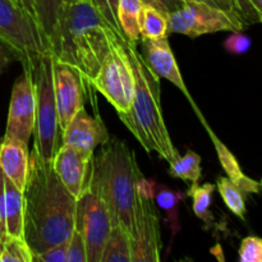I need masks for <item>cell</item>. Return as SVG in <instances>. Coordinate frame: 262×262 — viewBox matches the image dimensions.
Listing matches in <instances>:
<instances>
[{"label":"cell","mask_w":262,"mask_h":262,"mask_svg":"<svg viewBox=\"0 0 262 262\" xmlns=\"http://www.w3.org/2000/svg\"><path fill=\"white\" fill-rule=\"evenodd\" d=\"M25 201V241L33 256L67 242L74 232L76 205L53 166L35 151L30 154Z\"/></svg>","instance_id":"1"},{"label":"cell","mask_w":262,"mask_h":262,"mask_svg":"<svg viewBox=\"0 0 262 262\" xmlns=\"http://www.w3.org/2000/svg\"><path fill=\"white\" fill-rule=\"evenodd\" d=\"M122 36L104 19L91 0L66 3L48 43L53 59L76 69L90 84L114 40Z\"/></svg>","instance_id":"2"},{"label":"cell","mask_w":262,"mask_h":262,"mask_svg":"<svg viewBox=\"0 0 262 262\" xmlns=\"http://www.w3.org/2000/svg\"><path fill=\"white\" fill-rule=\"evenodd\" d=\"M124 43L135 72V96L129 110L118 115L146 152H156L170 164L181 155L174 147L164 120L160 78L138 53L137 43L128 41Z\"/></svg>","instance_id":"3"},{"label":"cell","mask_w":262,"mask_h":262,"mask_svg":"<svg viewBox=\"0 0 262 262\" xmlns=\"http://www.w3.org/2000/svg\"><path fill=\"white\" fill-rule=\"evenodd\" d=\"M141 177L135 152L122 141L109 140L96 156H92L90 182L101 196L113 227L120 225L129 235Z\"/></svg>","instance_id":"4"},{"label":"cell","mask_w":262,"mask_h":262,"mask_svg":"<svg viewBox=\"0 0 262 262\" xmlns=\"http://www.w3.org/2000/svg\"><path fill=\"white\" fill-rule=\"evenodd\" d=\"M33 84L36 92V120L33 151L45 160H53L63 146V130L59 123L53 81V58L41 54L36 63Z\"/></svg>","instance_id":"5"},{"label":"cell","mask_w":262,"mask_h":262,"mask_svg":"<svg viewBox=\"0 0 262 262\" xmlns=\"http://www.w3.org/2000/svg\"><path fill=\"white\" fill-rule=\"evenodd\" d=\"M155 183L141 177L137 182V197L130 233L132 262H159L161 260V229L158 205L154 199Z\"/></svg>","instance_id":"6"},{"label":"cell","mask_w":262,"mask_h":262,"mask_svg":"<svg viewBox=\"0 0 262 262\" xmlns=\"http://www.w3.org/2000/svg\"><path fill=\"white\" fill-rule=\"evenodd\" d=\"M124 41L123 36L115 38L99 73L90 83L113 105L118 114L129 110L135 96V72Z\"/></svg>","instance_id":"7"},{"label":"cell","mask_w":262,"mask_h":262,"mask_svg":"<svg viewBox=\"0 0 262 262\" xmlns=\"http://www.w3.org/2000/svg\"><path fill=\"white\" fill-rule=\"evenodd\" d=\"M168 23L169 33H182L192 38L222 31H243L248 27L235 12L196 0H183L179 9L168 14Z\"/></svg>","instance_id":"8"},{"label":"cell","mask_w":262,"mask_h":262,"mask_svg":"<svg viewBox=\"0 0 262 262\" xmlns=\"http://www.w3.org/2000/svg\"><path fill=\"white\" fill-rule=\"evenodd\" d=\"M112 228L109 211L96 187L89 181L83 193L77 199L74 222V230L82 235L86 245L87 262H101Z\"/></svg>","instance_id":"9"},{"label":"cell","mask_w":262,"mask_h":262,"mask_svg":"<svg viewBox=\"0 0 262 262\" xmlns=\"http://www.w3.org/2000/svg\"><path fill=\"white\" fill-rule=\"evenodd\" d=\"M36 120V92L32 71L23 68L22 74L13 84L8 113L5 138L30 142Z\"/></svg>","instance_id":"10"},{"label":"cell","mask_w":262,"mask_h":262,"mask_svg":"<svg viewBox=\"0 0 262 262\" xmlns=\"http://www.w3.org/2000/svg\"><path fill=\"white\" fill-rule=\"evenodd\" d=\"M53 81L59 123L61 130H64L76 113L83 107L86 83L76 69L55 59H53Z\"/></svg>","instance_id":"11"},{"label":"cell","mask_w":262,"mask_h":262,"mask_svg":"<svg viewBox=\"0 0 262 262\" xmlns=\"http://www.w3.org/2000/svg\"><path fill=\"white\" fill-rule=\"evenodd\" d=\"M143 48V58H145L146 63L151 68V71L159 77V78H164L166 81L171 82L177 89L181 90L183 92L184 96L187 97L191 105L193 106L194 112L199 115L200 120L204 124V127H207V122L205 120L204 115L200 112L199 106L194 104L193 97L189 94L188 89H187L184 79L182 77L181 71H179L178 63L176 60L173 51H171L170 45H169L168 37L163 38H141Z\"/></svg>","instance_id":"12"},{"label":"cell","mask_w":262,"mask_h":262,"mask_svg":"<svg viewBox=\"0 0 262 262\" xmlns=\"http://www.w3.org/2000/svg\"><path fill=\"white\" fill-rule=\"evenodd\" d=\"M92 156L94 154L67 145L61 146L54 156V170L74 199H78L89 184Z\"/></svg>","instance_id":"13"},{"label":"cell","mask_w":262,"mask_h":262,"mask_svg":"<svg viewBox=\"0 0 262 262\" xmlns=\"http://www.w3.org/2000/svg\"><path fill=\"white\" fill-rule=\"evenodd\" d=\"M110 140L109 132L101 118H94L81 107L63 130V145L94 154L99 146Z\"/></svg>","instance_id":"14"},{"label":"cell","mask_w":262,"mask_h":262,"mask_svg":"<svg viewBox=\"0 0 262 262\" xmlns=\"http://www.w3.org/2000/svg\"><path fill=\"white\" fill-rule=\"evenodd\" d=\"M0 168L4 176L23 192L30 168L27 143L4 137L0 145Z\"/></svg>","instance_id":"15"},{"label":"cell","mask_w":262,"mask_h":262,"mask_svg":"<svg viewBox=\"0 0 262 262\" xmlns=\"http://www.w3.org/2000/svg\"><path fill=\"white\" fill-rule=\"evenodd\" d=\"M206 128L207 133H209L210 138H211L212 143H214V147L216 150L217 158H219L220 165L223 166V169L227 173V177L232 182H234L246 194L248 193H258L261 188V184L258 182L253 181L252 178L246 176L243 173L242 168H241L239 163H238L237 158L230 152L229 148L219 140L216 135L211 130L210 125H207Z\"/></svg>","instance_id":"16"},{"label":"cell","mask_w":262,"mask_h":262,"mask_svg":"<svg viewBox=\"0 0 262 262\" xmlns=\"http://www.w3.org/2000/svg\"><path fill=\"white\" fill-rule=\"evenodd\" d=\"M7 234L25 238V201L23 192L4 176Z\"/></svg>","instance_id":"17"},{"label":"cell","mask_w":262,"mask_h":262,"mask_svg":"<svg viewBox=\"0 0 262 262\" xmlns=\"http://www.w3.org/2000/svg\"><path fill=\"white\" fill-rule=\"evenodd\" d=\"M74 0H33L35 19L42 40L43 48L48 53V43L55 28L58 15L66 3Z\"/></svg>","instance_id":"18"},{"label":"cell","mask_w":262,"mask_h":262,"mask_svg":"<svg viewBox=\"0 0 262 262\" xmlns=\"http://www.w3.org/2000/svg\"><path fill=\"white\" fill-rule=\"evenodd\" d=\"M143 5L142 0H118V22L128 42L137 43L141 40L140 18Z\"/></svg>","instance_id":"19"},{"label":"cell","mask_w":262,"mask_h":262,"mask_svg":"<svg viewBox=\"0 0 262 262\" xmlns=\"http://www.w3.org/2000/svg\"><path fill=\"white\" fill-rule=\"evenodd\" d=\"M101 262H132L130 235L120 225L112 228L105 243Z\"/></svg>","instance_id":"20"},{"label":"cell","mask_w":262,"mask_h":262,"mask_svg":"<svg viewBox=\"0 0 262 262\" xmlns=\"http://www.w3.org/2000/svg\"><path fill=\"white\" fill-rule=\"evenodd\" d=\"M140 35L141 38L168 37V14L151 5H143L140 18Z\"/></svg>","instance_id":"21"},{"label":"cell","mask_w":262,"mask_h":262,"mask_svg":"<svg viewBox=\"0 0 262 262\" xmlns=\"http://www.w3.org/2000/svg\"><path fill=\"white\" fill-rule=\"evenodd\" d=\"M214 191L215 186L212 183H204L201 186L192 183V187H189L187 192V196L193 200V212L206 224V228L211 227L214 222V216L210 212Z\"/></svg>","instance_id":"22"},{"label":"cell","mask_w":262,"mask_h":262,"mask_svg":"<svg viewBox=\"0 0 262 262\" xmlns=\"http://www.w3.org/2000/svg\"><path fill=\"white\" fill-rule=\"evenodd\" d=\"M216 188L222 196L223 201L227 205L228 209L238 216L239 219L246 220V200L245 192L234 183L230 181L228 177H219L216 181Z\"/></svg>","instance_id":"23"},{"label":"cell","mask_w":262,"mask_h":262,"mask_svg":"<svg viewBox=\"0 0 262 262\" xmlns=\"http://www.w3.org/2000/svg\"><path fill=\"white\" fill-rule=\"evenodd\" d=\"M168 173L169 176L174 177V178L183 179V181L191 182V183H197L202 174L201 158L194 151L188 150L186 155L179 156L177 160L170 163Z\"/></svg>","instance_id":"24"},{"label":"cell","mask_w":262,"mask_h":262,"mask_svg":"<svg viewBox=\"0 0 262 262\" xmlns=\"http://www.w3.org/2000/svg\"><path fill=\"white\" fill-rule=\"evenodd\" d=\"M0 262H33V253L25 238L8 235L0 251Z\"/></svg>","instance_id":"25"},{"label":"cell","mask_w":262,"mask_h":262,"mask_svg":"<svg viewBox=\"0 0 262 262\" xmlns=\"http://www.w3.org/2000/svg\"><path fill=\"white\" fill-rule=\"evenodd\" d=\"M181 192L173 191L165 186H155V192H154V199H155L156 205L168 215L170 227L173 228L174 233L178 230L177 225V207H178L179 201L182 200Z\"/></svg>","instance_id":"26"},{"label":"cell","mask_w":262,"mask_h":262,"mask_svg":"<svg viewBox=\"0 0 262 262\" xmlns=\"http://www.w3.org/2000/svg\"><path fill=\"white\" fill-rule=\"evenodd\" d=\"M238 260L241 262H262V238L253 235L246 237L241 243Z\"/></svg>","instance_id":"27"},{"label":"cell","mask_w":262,"mask_h":262,"mask_svg":"<svg viewBox=\"0 0 262 262\" xmlns=\"http://www.w3.org/2000/svg\"><path fill=\"white\" fill-rule=\"evenodd\" d=\"M91 3L104 17V19L112 26L113 30L122 35L119 22H118V0H91Z\"/></svg>","instance_id":"28"},{"label":"cell","mask_w":262,"mask_h":262,"mask_svg":"<svg viewBox=\"0 0 262 262\" xmlns=\"http://www.w3.org/2000/svg\"><path fill=\"white\" fill-rule=\"evenodd\" d=\"M251 45H252V41H251L250 36L245 35L242 31H234L224 41L223 48L233 55H242L250 50Z\"/></svg>","instance_id":"29"},{"label":"cell","mask_w":262,"mask_h":262,"mask_svg":"<svg viewBox=\"0 0 262 262\" xmlns=\"http://www.w3.org/2000/svg\"><path fill=\"white\" fill-rule=\"evenodd\" d=\"M67 262H87L86 245L77 230L72 233L67 248Z\"/></svg>","instance_id":"30"},{"label":"cell","mask_w":262,"mask_h":262,"mask_svg":"<svg viewBox=\"0 0 262 262\" xmlns=\"http://www.w3.org/2000/svg\"><path fill=\"white\" fill-rule=\"evenodd\" d=\"M227 2L229 3L232 9L242 18V20L247 26L260 23L257 13H256L255 8L252 7L250 0H227Z\"/></svg>","instance_id":"31"},{"label":"cell","mask_w":262,"mask_h":262,"mask_svg":"<svg viewBox=\"0 0 262 262\" xmlns=\"http://www.w3.org/2000/svg\"><path fill=\"white\" fill-rule=\"evenodd\" d=\"M69 241V239H68ZM68 241L50 247L49 250L43 251L40 255L33 256V261L40 262H67V248H68Z\"/></svg>","instance_id":"32"},{"label":"cell","mask_w":262,"mask_h":262,"mask_svg":"<svg viewBox=\"0 0 262 262\" xmlns=\"http://www.w3.org/2000/svg\"><path fill=\"white\" fill-rule=\"evenodd\" d=\"M7 220H5V192H4V173L0 168V251L3 243L7 239Z\"/></svg>","instance_id":"33"},{"label":"cell","mask_w":262,"mask_h":262,"mask_svg":"<svg viewBox=\"0 0 262 262\" xmlns=\"http://www.w3.org/2000/svg\"><path fill=\"white\" fill-rule=\"evenodd\" d=\"M142 2L146 5H151V7L163 10L166 14L179 9L183 5V0H142Z\"/></svg>","instance_id":"34"},{"label":"cell","mask_w":262,"mask_h":262,"mask_svg":"<svg viewBox=\"0 0 262 262\" xmlns=\"http://www.w3.org/2000/svg\"><path fill=\"white\" fill-rule=\"evenodd\" d=\"M196 2L206 3V4L211 5V7L220 8V9H224V10H232V12H234V10L232 9V7H230V4L227 2V0H196Z\"/></svg>","instance_id":"35"},{"label":"cell","mask_w":262,"mask_h":262,"mask_svg":"<svg viewBox=\"0 0 262 262\" xmlns=\"http://www.w3.org/2000/svg\"><path fill=\"white\" fill-rule=\"evenodd\" d=\"M20 5H22V8L26 10V13H27V14L30 15V17L32 18L36 23L35 9H33V0H20Z\"/></svg>","instance_id":"36"},{"label":"cell","mask_w":262,"mask_h":262,"mask_svg":"<svg viewBox=\"0 0 262 262\" xmlns=\"http://www.w3.org/2000/svg\"><path fill=\"white\" fill-rule=\"evenodd\" d=\"M252 7L255 8L256 13L258 15V22L262 23V0H250Z\"/></svg>","instance_id":"37"},{"label":"cell","mask_w":262,"mask_h":262,"mask_svg":"<svg viewBox=\"0 0 262 262\" xmlns=\"http://www.w3.org/2000/svg\"><path fill=\"white\" fill-rule=\"evenodd\" d=\"M9 56H12V54L0 53V72L3 71V68H4V66L7 64V61L9 60Z\"/></svg>","instance_id":"38"},{"label":"cell","mask_w":262,"mask_h":262,"mask_svg":"<svg viewBox=\"0 0 262 262\" xmlns=\"http://www.w3.org/2000/svg\"><path fill=\"white\" fill-rule=\"evenodd\" d=\"M0 53H9V54H10V51L8 50V49L5 48V46L3 45L2 42H0ZM12 56H13V55H12Z\"/></svg>","instance_id":"39"},{"label":"cell","mask_w":262,"mask_h":262,"mask_svg":"<svg viewBox=\"0 0 262 262\" xmlns=\"http://www.w3.org/2000/svg\"><path fill=\"white\" fill-rule=\"evenodd\" d=\"M13 2H14L15 4H18V5H19V7H22V5H20V0H13Z\"/></svg>","instance_id":"40"},{"label":"cell","mask_w":262,"mask_h":262,"mask_svg":"<svg viewBox=\"0 0 262 262\" xmlns=\"http://www.w3.org/2000/svg\"><path fill=\"white\" fill-rule=\"evenodd\" d=\"M260 184H261V187H262V179H261V183Z\"/></svg>","instance_id":"41"},{"label":"cell","mask_w":262,"mask_h":262,"mask_svg":"<svg viewBox=\"0 0 262 262\" xmlns=\"http://www.w3.org/2000/svg\"><path fill=\"white\" fill-rule=\"evenodd\" d=\"M0 145H2V141H0Z\"/></svg>","instance_id":"42"}]
</instances>
